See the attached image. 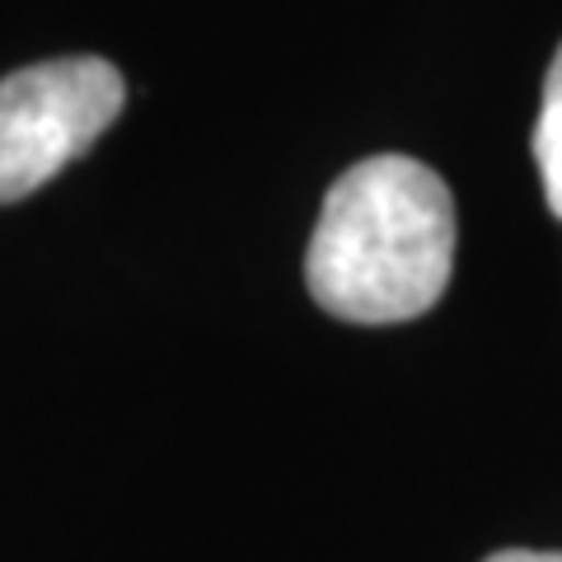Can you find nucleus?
<instances>
[{
	"mask_svg": "<svg viewBox=\"0 0 562 562\" xmlns=\"http://www.w3.org/2000/svg\"><path fill=\"white\" fill-rule=\"evenodd\" d=\"M454 202L408 155H371L328 188L305 254L314 305L347 324H408L450 286Z\"/></svg>",
	"mask_w": 562,
	"mask_h": 562,
	"instance_id": "f257e3e1",
	"label": "nucleus"
},
{
	"mask_svg": "<svg viewBox=\"0 0 562 562\" xmlns=\"http://www.w3.org/2000/svg\"><path fill=\"white\" fill-rule=\"evenodd\" d=\"M127 103L117 66L103 57L38 61L0 80V206L38 192L80 160Z\"/></svg>",
	"mask_w": 562,
	"mask_h": 562,
	"instance_id": "f03ea898",
	"label": "nucleus"
},
{
	"mask_svg": "<svg viewBox=\"0 0 562 562\" xmlns=\"http://www.w3.org/2000/svg\"><path fill=\"white\" fill-rule=\"evenodd\" d=\"M535 165H539L543 202L562 221V43L549 61V76H543V103L535 122Z\"/></svg>",
	"mask_w": 562,
	"mask_h": 562,
	"instance_id": "7ed1b4c3",
	"label": "nucleus"
},
{
	"mask_svg": "<svg viewBox=\"0 0 562 562\" xmlns=\"http://www.w3.org/2000/svg\"><path fill=\"white\" fill-rule=\"evenodd\" d=\"M483 562H562V553H539V549H502Z\"/></svg>",
	"mask_w": 562,
	"mask_h": 562,
	"instance_id": "20e7f679",
	"label": "nucleus"
}]
</instances>
